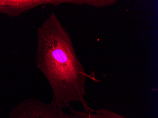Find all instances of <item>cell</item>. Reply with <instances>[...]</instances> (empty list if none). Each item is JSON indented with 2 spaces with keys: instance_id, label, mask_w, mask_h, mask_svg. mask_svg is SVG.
Masks as SVG:
<instances>
[{
  "instance_id": "obj_2",
  "label": "cell",
  "mask_w": 158,
  "mask_h": 118,
  "mask_svg": "<svg viewBox=\"0 0 158 118\" xmlns=\"http://www.w3.org/2000/svg\"><path fill=\"white\" fill-rule=\"evenodd\" d=\"M9 118H70V116L52 101L47 103L28 98L11 109Z\"/></svg>"
},
{
  "instance_id": "obj_3",
  "label": "cell",
  "mask_w": 158,
  "mask_h": 118,
  "mask_svg": "<svg viewBox=\"0 0 158 118\" xmlns=\"http://www.w3.org/2000/svg\"><path fill=\"white\" fill-rule=\"evenodd\" d=\"M37 6L35 0H0V13L10 17H17Z\"/></svg>"
},
{
  "instance_id": "obj_4",
  "label": "cell",
  "mask_w": 158,
  "mask_h": 118,
  "mask_svg": "<svg viewBox=\"0 0 158 118\" xmlns=\"http://www.w3.org/2000/svg\"><path fill=\"white\" fill-rule=\"evenodd\" d=\"M69 110L70 118H131L105 108L94 109L93 111L89 112L77 111L72 107Z\"/></svg>"
},
{
  "instance_id": "obj_1",
  "label": "cell",
  "mask_w": 158,
  "mask_h": 118,
  "mask_svg": "<svg viewBox=\"0 0 158 118\" xmlns=\"http://www.w3.org/2000/svg\"><path fill=\"white\" fill-rule=\"evenodd\" d=\"M37 45L36 65L51 87L52 102L62 110L80 103L83 111H93L85 98V85L92 77L77 56L71 35L54 12L38 28Z\"/></svg>"
}]
</instances>
